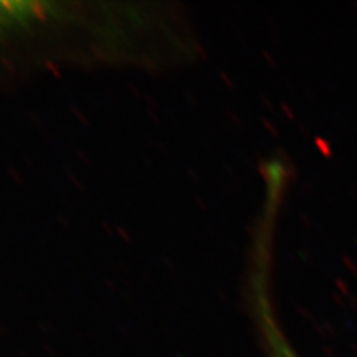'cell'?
Wrapping results in <instances>:
<instances>
[{
	"label": "cell",
	"mask_w": 357,
	"mask_h": 357,
	"mask_svg": "<svg viewBox=\"0 0 357 357\" xmlns=\"http://www.w3.org/2000/svg\"><path fill=\"white\" fill-rule=\"evenodd\" d=\"M59 3L51 2H18V0H0V35L9 31L26 30L38 22L52 17H60Z\"/></svg>",
	"instance_id": "obj_1"
},
{
	"label": "cell",
	"mask_w": 357,
	"mask_h": 357,
	"mask_svg": "<svg viewBox=\"0 0 357 357\" xmlns=\"http://www.w3.org/2000/svg\"><path fill=\"white\" fill-rule=\"evenodd\" d=\"M256 310H258V320L265 338L268 357H298L284 340L280 329H278L275 320L273 319L270 307L265 303V296L262 294L258 295Z\"/></svg>",
	"instance_id": "obj_2"
}]
</instances>
